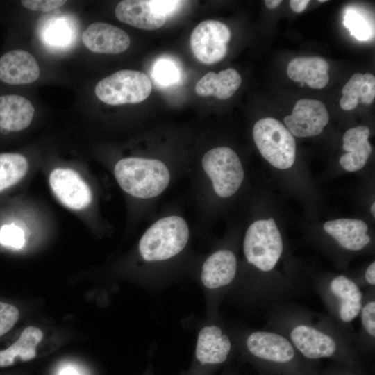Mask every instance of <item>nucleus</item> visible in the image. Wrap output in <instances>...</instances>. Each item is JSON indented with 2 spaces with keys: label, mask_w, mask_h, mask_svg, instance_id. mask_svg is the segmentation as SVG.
Instances as JSON below:
<instances>
[{
  "label": "nucleus",
  "mask_w": 375,
  "mask_h": 375,
  "mask_svg": "<svg viewBox=\"0 0 375 375\" xmlns=\"http://www.w3.org/2000/svg\"><path fill=\"white\" fill-rule=\"evenodd\" d=\"M267 326L285 336L308 361L328 359L365 372L355 338L328 315L290 301L267 312Z\"/></svg>",
  "instance_id": "f257e3e1"
},
{
  "label": "nucleus",
  "mask_w": 375,
  "mask_h": 375,
  "mask_svg": "<svg viewBox=\"0 0 375 375\" xmlns=\"http://www.w3.org/2000/svg\"><path fill=\"white\" fill-rule=\"evenodd\" d=\"M242 347L260 375H319L317 365L306 360L278 332L267 328L249 332Z\"/></svg>",
  "instance_id": "f03ea898"
},
{
  "label": "nucleus",
  "mask_w": 375,
  "mask_h": 375,
  "mask_svg": "<svg viewBox=\"0 0 375 375\" xmlns=\"http://www.w3.org/2000/svg\"><path fill=\"white\" fill-rule=\"evenodd\" d=\"M312 288L324 303L328 315L356 339L351 323L359 316L364 298L362 288L356 281L343 274L333 275L316 278Z\"/></svg>",
  "instance_id": "7ed1b4c3"
},
{
  "label": "nucleus",
  "mask_w": 375,
  "mask_h": 375,
  "mask_svg": "<svg viewBox=\"0 0 375 375\" xmlns=\"http://www.w3.org/2000/svg\"><path fill=\"white\" fill-rule=\"evenodd\" d=\"M114 174L124 192L140 199L158 196L170 181L169 170L162 161L141 157L119 160L115 166Z\"/></svg>",
  "instance_id": "20e7f679"
},
{
  "label": "nucleus",
  "mask_w": 375,
  "mask_h": 375,
  "mask_svg": "<svg viewBox=\"0 0 375 375\" xmlns=\"http://www.w3.org/2000/svg\"><path fill=\"white\" fill-rule=\"evenodd\" d=\"M243 253L256 274L267 277L276 273L285 247L273 218L257 220L249 226L243 240Z\"/></svg>",
  "instance_id": "39448f33"
},
{
  "label": "nucleus",
  "mask_w": 375,
  "mask_h": 375,
  "mask_svg": "<svg viewBox=\"0 0 375 375\" xmlns=\"http://www.w3.org/2000/svg\"><path fill=\"white\" fill-rule=\"evenodd\" d=\"M189 239L186 221L178 215L164 217L153 223L142 235L139 251L148 262L169 259L179 253Z\"/></svg>",
  "instance_id": "423d86ee"
},
{
  "label": "nucleus",
  "mask_w": 375,
  "mask_h": 375,
  "mask_svg": "<svg viewBox=\"0 0 375 375\" xmlns=\"http://www.w3.org/2000/svg\"><path fill=\"white\" fill-rule=\"evenodd\" d=\"M253 137L260 154L272 166L280 169L292 166L295 140L281 122L272 117L259 119L253 126Z\"/></svg>",
  "instance_id": "0eeeda50"
},
{
  "label": "nucleus",
  "mask_w": 375,
  "mask_h": 375,
  "mask_svg": "<svg viewBox=\"0 0 375 375\" xmlns=\"http://www.w3.org/2000/svg\"><path fill=\"white\" fill-rule=\"evenodd\" d=\"M151 90V82L144 73L123 69L101 80L94 92L102 102L118 106L140 103L149 96Z\"/></svg>",
  "instance_id": "6e6552de"
},
{
  "label": "nucleus",
  "mask_w": 375,
  "mask_h": 375,
  "mask_svg": "<svg viewBox=\"0 0 375 375\" xmlns=\"http://www.w3.org/2000/svg\"><path fill=\"white\" fill-rule=\"evenodd\" d=\"M203 171L211 181L217 196H233L241 186L244 177L241 161L232 149L215 147L208 151L202 158Z\"/></svg>",
  "instance_id": "1a4fd4ad"
},
{
  "label": "nucleus",
  "mask_w": 375,
  "mask_h": 375,
  "mask_svg": "<svg viewBox=\"0 0 375 375\" xmlns=\"http://www.w3.org/2000/svg\"><path fill=\"white\" fill-rule=\"evenodd\" d=\"M231 37V31L225 24L217 20H206L192 31L190 36L191 49L201 62L214 64L226 55L227 44Z\"/></svg>",
  "instance_id": "9d476101"
},
{
  "label": "nucleus",
  "mask_w": 375,
  "mask_h": 375,
  "mask_svg": "<svg viewBox=\"0 0 375 375\" xmlns=\"http://www.w3.org/2000/svg\"><path fill=\"white\" fill-rule=\"evenodd\" d=\"M49 183L57 199L70 209L82 210L92 202V194L89 185L72 169H54L49 174Z\"/></svg>",
  "instance_id": "9b49d317"
},
{
  "label": "nucleus",
  "mask_w": 375,
  "mask_h": 375,
  "mask_svg": "<svg viewBox=\"0 0 375 375\" xmlns=\"http://www.w3.org/2000/svg\"><path fill=\"white\" fill-rule=\"evenodd\" d=\"M328 120L327 109L322 101L305 98L297 101L284 123L292 135L303 138L320 134Z\"/></svg>",
  "instance_id": "f8f14e48"
},
{
  "label": "nucleus",
  "mask_w": 375,
  "mask_h": 375,
  "mask_svg": "<svg viewBox=\"0 0 375 375\" xmlns=\"http://www.w3.org/2000/svg\"><path fill=\"white\" fill-rule=\"evenodd\" d=\"M232 349L233 344L227 334L217 326H208L199 333L195 356L201 367H215L228 360Z\"/></svg>",
  "instance_id": "ddd939ff"
},
{
  "label": "nucleus",
  "mask_w": 375,
  "mask_h": 375,
  "mask_svg": "<svg viewBox=\"0 0 375 375\" xmlns=\"http://www.w3.org/2000/svg\"><path fill=\"white\" fill-rule=\"evenodd\" d=\"M82 40L91 51L108 54L124 52L131 42L128 35L124 30L102 22L91 24L83 32Z\"/></svg>",
  "instance_id": "4468645a"
},
{
  "label": "nucleus",
  "mask_w": 375,
  "mask_h": 375,
  "mask_svg": "<svg viewBox=\"0 0 375 375\" xmlns=\"http://www.w3.org/2000/svg\"><path fill=\"white\" fill-rule=\"evenodd\" d=\"M35 58L28 51L15 49L0 58V80L10 85L28 84L40 76Z\"/></svg>",
  "instance_id": "2eb2a0df"
},
{
  "label": "nucleus",
  "mask_w": 375,
  "mask_h": 375,
  "mask_svg": "<svg viewBox=\"0 0 375 375\" xmlns=\"http://www.w3.org/2000/svg\"><path fill=\"white\" fill-rule=\"evenodd\" d=\"M238 260L230 249H219L209 256L202 265L201 279L209 289L226 288L235 280Z\"/></svg>",
  "instance_id": "dca6fc26"
},
{
  "label": "nucleus",
  "mask_w": 375,
  "mask_h": 375,
  "mask_svg": "<svg viewBox=\"0 0 375 375\" xmlns=\"http://www.w3.org/2000/svg\"><path fill=\"white\" fill-rule=\"evenodd\" d=\"M325 232L331 235L339 247L349 252H358L370 243L368 227L362 220L338 219L324 224Z\"/></svg>",
  "instance_id": "f3484780"
},
{
  "label": "nucleus",
  "mask_w": 375,
  "mask_h": 375,
  "mask_svg": "<svg viewBox=\"0 0 375 375\" xmlns=\"http://www.w3.org/2000/svg\"><path fill=\"white\" fill-rule=\"evenodd\" d=\"M115 13L120 22L148 31L162 27L167 20V17L158 13L149 1L144 0L122 1L117 5Z\"/></svg>",
  "instance_id": "a211bd4d"
},
{
  "label": "nucleus",
  "mask_w": 375,
  "mask_h": 375,
  "mask_svg": "<svg viewBox=\"0 0 375 375\" xmlns=\"http://www.w3.org/2000/svg\"><path fill=\"white\" fill-rule=\"evenodd\" d=\"M369 129L359 126L347 130L343 136V149L347 153L340 158L341 166L347 172H356L366 164L372 152L368 141Z\"/></svg>",
  "instance_id": "6ab92c4d"
},
{
  "label": "nucleus",
  "mask_w": 375,
  "mask_h": 375,
  "mask_svg": "<svg viewBox=\"0 0 375 375\" xmlns=\"http://www.w3.org/2000/svg\"><path fill=\"white\" fill-rule=\"evenodd\" d=\"M328 64L323 58L296 57L289 62L287 74L295 82L307 84L314 89H322L328 83Z\"/></svg>",
  "instance_id": "aec40b11"
},
{
  "label": "nucleus",
  "mask_w": 375,
  "mask_h": 375,
  "mask_svg": "<svg viewBox=\"0 0 375 375\" xmlns=\"http://www.w3.org/2000/svg\"><path fill=\"white\" fill-rule=\"evenodd\" d=\"M35 109L26 98L9 94L0 96V128L3 131H19L32 122Z\"/></svg>",
  "instance_id": "412c9836"
},
{
  "label": "nucleus",
  "mask_w": 375,
  "mask_h": 375,
  "mask_svg": "<svg viewBox=\"0 0 375 375\" xmlns=\"http://www.w3.org/2000/svg\"><path fill=\"white\" fill-rule=\"evenodd\" d=\"M242 78L233 68L220 71L218 74H206L195 85V92L200 96H215L219 99L232 97L240 88Z\"/></svg>",
  "instance_id": "4be33fe9"
},
{
  "label": "nucleus",
  "mask_w": 375,
  "mask_h": 375,
  "mask_svg": "<svg viewBox=\"0 0 375 375\" xmlns=\"http://www.w3.org/2000/svg\"><path fill=\"white\" fill-rule=\"evenodd\" d=\"M360 326L356 334V346L365 359L374 355L375 349V290H367L364 293L360 314Z\"/></svg>",
  "instance_id": "5701e85b"
},
{
  "label": "nucleus",
  "mask_w": 375,
  "mask_h": 375,
  "mask_svg": "<svg viewBox=\"0 0 375 375\" xmlns=\"http://www.w3.org/2000/svg\"><path fill=\"white\" fill-rule=\"evenodd\" d=\"M340 106L344 110L354 109L359 103L370 105L375 98V77L370 73H356L344 85Z\"/></svg>",
  "instance_id": "b1692460"
},
{
  "label": "nucleus",
  "mask_w": 375,
  "mask_h": 375,
  "mask_svg": "<svg viewBox=\"0 0 375 375\" xmlns=\"http://www.w3.org/2000/svg\"><path fill=\"white\" fill-rule=\"evenodd\" d=\"M42 338L43 333L40 328L32 326L24 328L14 344L0 351V367H7L17 361L26 362L34 358L36 347Z\"/></svg>",
  "instance_id": "393cba45"
},
{
  "label": "nucleus",
  "mask_w": 375,
  "mask_h": 375,
  "mask_svg": "<svg viewBox=\"0 0 375 375\" xmlns=\"http://www.w3.org/2000/svg\"><path fill=\"white\" fill-rule=\"evenodd\" d=\"M28 162L20 153H0V192L17 183L26 174Z\"/></svg>",
  "instance_id": "a878e982"
},
{
  "label": "nucleus",
  "mask_w": 375,
  "mask_h": 375,
  "mask_svg": "<svg viewBox=\"0 0 375 375\" xmlns=\"http://www.w3.org/2000/svg\"><path fill=\"white\" fill-rule=\"evenodd\" d=\"M72 31L69 22L63 19L51 20L44 32V40L47 44L61 48L67 46L73 38Z\"/></svg>",
  "instance_id": "bb28decb"
},
{
  "label": "nucleus",
  "mask_w": 375,
  "mask_h": 375,
  "mask_svg": "<svg viewBox=\"0 0 375 375\" xmlns=\"http://www.w3.org/2000/svg\"><path fill=\"white\" fill-rule=\"evenodd\" d=\"M343 24L349 33L358 40H367L373 35V29L367 19L354 8H349L344 16Z\"/></svg>",
  "instance_id": "cd10ccee"
},
{
  "label": "nucleus",
  "mask_w": 375,
  "mask_h": 375,
  "mask_svg": "<svg viewBox=\"0 0 375 375\" xmlns=\"http://www.w3.org/2000/svg\"><path fill=\"white\" fill-rule=\"evenodd\" d=\"M153 77L159 85H169L178 81L179 70L170 59L160 58L153 65Z\"/></svg>",
  "instance_id": "c85d7f7f"
},
{
  "label": "nucleus",
  "mask_w": 375,
  "mask_h": 375,
  "mask_svg": "<svg viewBox=\"0 0 375 375\" xmlns=\"http://www.w3.org/2000/svg\"><path fill=\"white\" fill-rule=\"evenodd\" d=\"M0 243L4 246L20 249L25 243L24 231L13 224L3 225L0 228Z\"/></svg>",
  "instance_id": "c756f323"
},
{
  "label": "nucleus",
  "mask_w": 375,
  "mask_h": 375,
  "mask_svg": "<svg viewBox=\"0 0 375 375\" xmlns=\"http://www.w3.org/2000/svg\"><path fill=\"white\" fill-rule=\"evenodd\" d=\"M19 317V310L15 306L0 301V337L13 327Z\"/></svg>",
  "instance_id": "7c9ffc66"
},
{
  "label": "nucleus",
  "mask_w": 375,
  "mask_h": 375,
  "mask_svg": "<svg viewBox=\"0 0 375 375\" xmlns=\"http://www.w3.org/2000/svg\"><path fill=\"white\" fill-rule=\"evenodd\" d=\"M22 6L29 10L49 12L63 6L66 1L60 0H22Z\"/></svg>",
  "instance_id": "2f4dec72"
},
{
  "label": "nucleus",
  "mask_w": 375,
  "mask_h": 375,
  "mask_svg": "<svg viewBox=\"0 0 375 375\" xmlns=\"http://www.w3.org/2000/svg\"><path fill=\"white\" fill-rule=\"evenodd\" d=\"M319 375H365V372L348 365L333 362L319 372Z\"/></svg>",
  "instance_id": "473e14b6"
},
{
  "label": "nucleus",
  "mask_w": 375,
  "mask_h": 375,
  "mask_svg": "<svg viewBox=\"0 0 375 375\" xmlns=\"http://www.w3.org/2000/svg\"><path fill=\"white\" fill-rule=\"evenodd\" d=\"M149 1L156 11L167 17L176 11L183 3L181 1L167 0H149Z\"/></svg>",
  "instance_id": "72a5a7b5"
},
{
  "label": "nucleus",
  "mask_w": 375,
  "mask_h": 375,
  "mask_svg": "<svg viewBox=\"0 0 375 375\" xmlns=\"http://www.w3.org/2000/svg\"><path fill=\"white\" fill-rule=\"evenodd\" d=\"M360 288L367 290H375V262L373 261L367 267L364 274V281L360 284Z\"/></svg>",
  "instance_id": "f704fd0d"
},
{
  "label": "nucleus",
  "mask_w": 375,
  "mask_h": 375,
  "mask_svg": "<svg viewBox=\"0 0 375 375\" xmlns=\"http://www.w3.org/2000/svg\"><path fill=\"white\" fill-rule=\"evenodd\" d=\"M310 1L308 0H291L290 6L291 9L296 12H303Z\"/></svg>",
  "instance_id": "c9c22d12"
},
{
  "label": "nucleus",
  "mask_w": 375,
  "mask_h": 375,
  "mask_svg": "<svg viewBox=\"0 0 375 375\" xmlns=\"http://www.w3.org/2000/svg\"><path fill=\"white\" fill-rule=\"evenodd\" d=\"M282 3L281 0H265V4L269 9H274Z\"/></svg>",
  "instance_id": "e433bc0d"
},
{
  "label": "nucleus",
  "mask_w": 375,
  "mask_h": 375,
  "mask_svg": "<svg viewBox=\"0 0 375 375\" xmlns=\"http://www.w3.org/2000/svg\"><path fill=\"white\" fill-rule=\"evenodd\" d=\"M60 375H78V374L74 369L67 367L60 372Z\"/></svg>",
  "instance_id": "4c0bfd02"
},
{
  "label": "nucleus",
  "mask_w": 375,
  "mask_h": 375,
  "mask_svg": "<svg viewBox=\"0 0 375 375\" xmlns=\"http://www.w3.org/2000/svg\"><path fill=\"white\" fill-rule=\"evenodd\" d=\"M371 212L372 215L374 217L375 216V203H373L371 206Z\"/></svg>",
  "instance_id": "58836bf2"
},
{
  "label": "nucleus",
  "mask_w": 375,
  "mask_h": 375,
  "mask_svg": "<svg viewBox=\"0 0 375 375\" xmlns=\"http://www.w3.org/2000/svg\"><path fill=\"white\" fill-rule=\"evenodd\" d=\"M318 1H319V2H326V0H319Z\"/></svg>",
  "instance_id": "ea45409f"
}]
</instances>
